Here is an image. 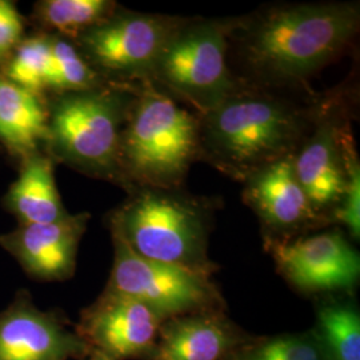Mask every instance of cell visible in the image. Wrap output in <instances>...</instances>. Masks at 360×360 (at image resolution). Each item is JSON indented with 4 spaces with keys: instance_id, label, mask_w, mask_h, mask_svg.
<instances>
[{
    "instance_id": "1",
    "label": "cell",
    "mask_w": 360,
    "mask_h": 360,
    "mask_svg": "<svg viewBox=\"0 0 360 360\" xmlns=\"http://www.w3.org/2000/svg\"><path fill=\"white\" fill-rule=\"evenodd\" d=\"M359 22L356 3L288 4L235 20L230 40L248 84L279 90L333 62L355 38Z\"/></svg>"
},
{
    "instance_id": "2",
    "label": "cell",
    "mask_w": 360,
    "mask_h": 360,
    "mask_svg": "<svg viewBox=\"0 0 360 360\" xmlns=\"http://www.w3.org/2000/svg\"><path fill=\"white\" fill-rule=\"evenodd\" d=\"M318 103L303 105L254 84H238L199 115V158L233 179L295 154Z\"/></svg>"
},
{
    "instance_id": "3",
    "label": "cell",
    "mask_w": 360,
    "mask_h": 360,
    "mask_svg": "<svg viewBox=\"0 0 360 360\" xmlns=\"http://www.w3.org/2000/svg\"><path fill=\"white\" fill-rule=\"evenodd\" d=\"M199 159V114L146 82L138 89L122 134L116 184L179 188Z\"/></svg>"
},
{
    "instance_id": "4",
    "label": "cell",
    "mask_w": 360,
    "mask_h": 360,
    "mask_svg": "<svg viewBox=\"0 0 360 360\" xmlns=\"http://www.w3.org/2000/svg\"><path fill=\"white\" fill-rule=\"evenodd\" d=\"M139 86L105 83L92 90L49 95L43 151L53 163L116 183L122 134Z\"/></svg>"
},
{
    "instance_id": "5",
    "label": "cell",
    "mask_w": 360,
    "mask_h": 360,
    "mask_svg": "<svg viewBox=\"0 0 360 360\" xmlns=\"http://www.w3.org/2000/svg\"><path fill=\"white\" fill-rule=\"evenodd\" d=\"M110 215L115 233L139 257L210 276V207L179 188H135Z\"/></svg>"
},
{
    "instance_id": "6",
    "label": "cell",
    "mask_w": 360,
    "mask_h": 360,
    "mask_svg": "<svg viewBox=\"0 0 360 360\" xmlns=\"http://www.w3.org/2000/svg\"><path fill=\"white\" fill-rule=\"evenodd\" d=\"M235 20L183 19L155 63L150 83L199 115L220 103L239 82L227 65Z\"/></svg>"
},
{
    "instance_id": "7",
    "label": "cell",
    "mask_w": 360,
    "mask_h": 360,
    "mask_svg": "<svg viewBox=\"0 0 360 360\" xmlns=\"http://www.w3.org/2000/svg\"><path fill=\"white\" fill-rule=\"evenodd\" d=\"M183 18L122 10L74 41L105 83L139 86L150 80L155 63Z\"/></svg>"
},
{
    "instance_id": "8",
    "label": "cell",
    "mask_w": 360,
    "mask_h": 360,
    "mask_svg": "<svg viewBox=\"0 0 360 360\" xmlns=\"http://www.w3.org/2000/svg\"><path fill=\"white\" fill-rule=\"evenodd\" d=\"M111 236L114 266L104 292L134 299L163 321L218 309L219 294L208 276L139 257L122 238Z\"/></svg>"
},
{
    "instance_id": "9",
    "label": "cell",
    "mask_w": 360,
    "mask_h": 360,
    "mask_svg": "<svg viewBox=\"0 0 360 360\" xmlns=\"http://www.w3.org/2000/svg\"><path fill=\"white\" fill-rule=\"evenodd\" d=\"M339 98L318 102L306 138L294 154L296 176L315 211L330 221L346 190V147L352 136Z\"/></svg>"
},
{
    "instance_id": "10",
    "label": "cell",
    "mask_w": 360,
    "mask_h": 360,
    "mask_svg": "<svg viewBox=\"0 0 360 360\" xmlns=\"http://www.w3.org/2000/svg\"><path fill=\"white\" fill-rule=\"evenodd\" d=\"M284 278L303 292H348L359 282L360 257L340 231L267 242Z\"/></svg>"
},
{
    "instance_id": "11",
    "label": "cell",
    "mask_w": 360,
    "mask_h": 360,
    "mask_svg": "<svg viewBox=\"0 0 360 360\" xmlns=\"http://www.w3.org/2000/svg\"><path fill=\"white\" fill-rule=\"evenodd\" d=\"M163 322L142 303L103 291L82 312L77 333L108 359L153 360Z\"/></svg>"
},
{
    "instance_id": "12",
    "label": "cell",
    "mask_w": 360,
    "mask_h": 360,
    "mask_svg": "<svg viewBox=\"0 0 360 360\" xmlns=\"http://www.w3.org/2000/svg\"><path fill=\"white\" fill-rule=\"evenodd\" d=\"M89 345L53 311H43L19 290L0 311V360L86 359Z\"/></svg>"
},
{
    "instance_id": "13",
    "label": "cell",
    "mask_w": 360,
    "mask_h": 360,
    "mask_svg": "<svg viewBox=\"0 0 360 360\" xmlns=\"http://www.w3.org/2000/svg\"><path fill=\"white\" fill-rule=\"evenodd\" d=\"M243 183L245 202L267 232V242L294 239L303 230L327 223L297 180L294 154L257 169Z\"/></svg>"
},
{
    "instance_id": "14",
    "label": "cell",
    "mask_w": 360,
    "mask_h": 360,
    "mask_svg": "<svg viewBox=\"0 0 360 360\" xmlns=\"http://www.w3.org/2000/svg\"><path fill=\"white\" fill-rule=\"evenodd\" d=\"M90 215L83 212L46 224L18 226L0 235V245L27 275L40 282H63L77 269V248Z\"/></svg>"
},
{
    "instance_id": "15",
    "label": "cell",
    "mask_w": 360,
    "mask_h": 360,
    "mask_svg": "<svg viewBox=\"0 0 360 360\" xmlns=\"http://www.w3.org/2000/svg\"><path fill=\"white\" fill-rule=\"evenodd\" d=\"M243 339L218 309L165 321L153 360H224Z\"/></svg>"
},
{
    "instance_id": "16",
    "label": "cell",
    "mask_w": 360,
    "mask_h": 360,
    "mask_svg": "<svg viewBox=\"0 0 360 360\" xmlns=\"http://www.w3.org/2000/svg\"><path fill=\"white\" fill-rule=\"evenodd\" d=\"M53 167V160L44 151L20 162L19 176L3 199L19 226L53 223L70 215L58 191Z\"/></svg>"
},
{
    "instance_id": "17",
    "label": "cell",
    "mask_w": 360,
    "mask_h": 360,
    "mask_svg": "<svg viewBox=\"0 0 360 360\" xmlns=\"http://www.w3.org/2000/svg\"><path fill=\"white\" fill-rule=\"evenodd\" d=\"M47 98L19 87L0 72V142L20 162L44 150Z\"/></svg>"
},
{
    "instance_id": "18",
    "label": "cell",
    "mask_w": 360,
    "mask_h": 360,
    "mask_svg": "<svg viewBox=\"0 0 360 360\" xmlns=\"http://www.w3.org/2000/svg\"><path fill=\"white\" fill-rule=\"evenodd\" d=\"M119 8L112 0H41L34 7L40 32L75 41Z\"/></svg>"
},
{
    "instance_id": "19",
    "label": "cell",
    "mask_w": 360,
    "mask_h": 360,
    "mask_svg": "<svg viewBox=\"0 0 360 360\" xmlns=\"http://www.w3.org/2000/svg\"><path fill=\"white\" fill-rule=\"evenodd\" d=\"M314 333L328 360H360V314L355 302L347 299L322 302Z\"/></svg>"
},
{
    "instance_id": "20",
    "label": "cell",
    "mask_w": 360,
    "mask_h": 360,
    "mask_svg": "<svg viewBox=\"0 0 360 360\" xmlns=\"http://www.w3.org/2000/svg\"><path fill=\"white\" fill-rule=\"evenodd\" d=\"M51 65V35L40 32L25 38L0 72L19 87L47 98Z\"/></svg>"
},
{
    "instance_id": "21",
    "label": "cell",
    "mask_w": 360,
    "mask_h": 360,
    "mask_svg": "<svg viewBox=\"0 0 360 360\" xmlns=\"http://www.w3.org/2000/svg\"><path fill=\"white\" fill-rule=\"evenodd\" d=\"M103 84L105 82L86 62L74 41L51 35V65L47 80V96L92 90Z\"/></svg>"
},
{
    "instance_id": "22",
    "label": "cell",
    "mask_w": 360,
    "mask_h": 360,
    "mask_svg": "<svg viewBox=\"0 0 360 360\" xmlns=\"http://www.w3.org/2000/svg\"><path fill=\"white\" fill-rule=\"evenodd\" d=\"M224 360H328L314 330L240 345Z\"/></svg>"
},
{
    "instance_id": "23",
    "label": "cell",
    "mask_w": 360,
    "mask_h": 360,
    "mask_svg": "<svg viewBox=\"0 0 360 360\" xmlns=\"http://www.w3.org/2000/svg\"><path fill=\"white\" fill-rule=\"evenodd\" d=\"M346 172L343 199L330 220L342 223L352 239L358 240L360 235V165L354 136L349 138L346 147Z\"/></svg>"
},
{
    "instance_id": "24",
    "label": "cell",
    "mask_w": 360,
    "mask_h": 360,
    "mask_svg": "<svg viewBox=\"0 0 360 360\" xmlns=\"http://www.w3.org/2000/svg\"><path fill=\"white\" fill-rule=\"evenodd\" d=\"M25 28L26 23L16 8V3L0 0V68L25 39Z\"/></svg>"
},
{
    "instance_id": "25",
    "label": "cell",
    "mask_w": 360,
    "mask_h": 360,
    "mask_svg": "<svg viewBox=\"0 0 360 360\" xmlns=\"http://www.w3.org/2000/svg\"><path fill=\"white\" fill-rule=\"evenodd\" d=\"M87 360H111L108 359V358H105L104 355L102 354H99V352H96V351H91L90 355L86 358Z\"/></svg>"
}]
</instances>
